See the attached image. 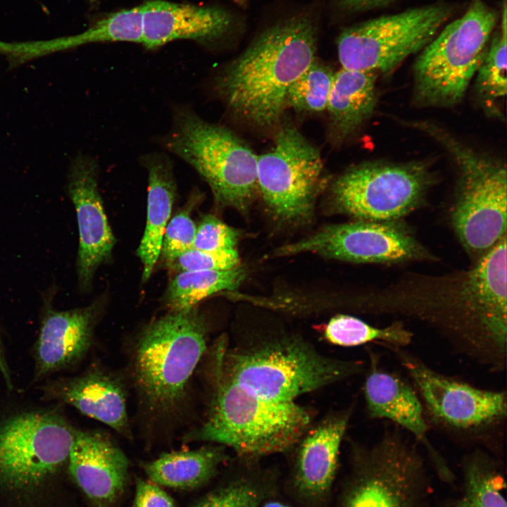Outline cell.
Segmentation results:
<instances>
[{
  "mask_svg": "<svg viewBox=\"0 0 507 507\" xmlns=\"http://www.w3.org/2000/svg\"><path fill=\"white\" fill-rule=\"evenodd\" d=\"M506 249L505 236L476 261L459 299L484 363L494 369L503 368L506 357Z\"/></svg>",
  "mask_w": 507,
  "mask_h": 507,
  "instance_id": "14",
  "label": "cell"
},
{
  "mask_svg": "<svg viewBox=\"0 0 507 507\" xmlns=\"http://www.w3.org/2000/svg\"><path fill=\"white\" fill-rule=\"evenodd\" d=\"M318 149L296 127H281L274 145L258 156V192L277 220H309L316 197L327 182Z\"/></svg>",
  "mask_w": 507,
  "mask_h": 507,
  "instance_id": "11",
  "label": "cell"
},
{
  "mask_svg": "<svg viewBox=\"0 0 507 507\" xmlns=\"http://www.w3.org/2000/svg\"><path fill=\"white\" fill-rule=\"evenodd\" d=\"M239 231L212 215H206L196 227L192 249L203 251L234 249L239 241Z\"/></svg>",
  "mask_w": 507,
  "mask_h": 507,
  "instance_id": "34",
  "label": "cell"
},
{
  "mask_svg": "<svg viewBox=\"0 0 507 507\" xmlns=\"http://www.w3.org/2000/svg\"><path fill=\"white\" fill-rule=\"evenodd\" d=\"M311 252L353 263H395L423 258L426 253L399 220L354 222L323 227L303 239L282 246L276 256Z\"/></svg>",
  "mask_w": 507,
  "mask_h": 507,
  "instance_id": "12",
  "label": "cell"
},
{
  "mask_svg": "<svg viewBox=\"0 0 507 507\" xmlns=\"http://www.w3.org/2000/svg\"><path fill=\"white\" fill-rule=\"evenodd\" d=\"M98 175L96 160L79 154L72 161L68 175V193L79 231L78 281L83 289L90 285L98 268L111 258L115 244L99 194Z\"/></svg>",
  "mask_w": 507,
  "mask_h": 507,
  "instance_id": "15",
  "label": "cell"
},
{
  "mask_svg": "<svg viewBox=\"0 0 507 507\" xmlns=\"http://www.w3.org/2000/svg\"><path fill=\"white\" fill-rule=\"evenodd\" d=\"M318 328L325 342L343 347L377 342L389 347L401 348L409 344L413 338L412 332L400 322L377 327L356 317L344 314L332 317Z\"/></svg>",
  "mask_w": 507,
  "mask_h": 507,
  "instance_id": "28",
  "label": "cell"
},
{
  "mask_svg": "<svg viewBox=\"0 0 507 507\" xmlns=\"http://www.w3.org/2000/svg\"><path fill=\"white\" fill-rule=\"evenodd\" d=\"M240 265L236 249L215 251L190 249L168 265L179 272L226 270Z\"/></svg>",
  "mask_w": 507,
  "mask_h": 507,
  "instance_id": "33",
  "label": "cell"
},
{
  "mask_svg": "<svg viewBox=\"0 0 507 507\" xmlns=\"http://www.w3.org/2000/svg\"><path fill=\"white\" fill-rule=\"evenodd\" d=\"M206 338L196 307L170 311L144 329L134 348V375L152 411L169 412L180 403L206 350Z\"/></svg>",
  "mask_w": 507,
  "mask_h": 507,
  "instance_id": "6",
  "label": "cell"
},
{
  "mask_svg": "<svg viewBox=\"0 0 507 507\" xmlns=\"http://www.w3.org/2000/svg\"><path fill=\"white\" fill-rule=\"evenodd\" d=\"M369 367L363 382L367 413L371 418L393 422L423 443L434 455L427 434L428 425L422 401L403 379L380 365L377 355L370 350Z\"/></svg>",
  "mask_w": 507,
  "mask_h": 507,
  "instance_id": "20",
  "label": "cell"
},
{
  "mask_svg": "<svg viewBox=\"0 0 507 507\" xmlns=\"http://www.w3.org/2000/svg\"><path fill=\"white\" fill-rule=\"evenodd\" d=\"M215 366L226 376L267 399L290 402L361 372V362L321 354L302 338L282 337L242 349L220 342Z\"/></svg>",
  "mask_w": 507,
  "mask_h": 507,
  "instance_id": "3",
  "label": "cell"
},
{
  "mask_svg": "<svg viewBox=\"0 0 507 507\" xmlns=\"http://www.w3.org/2000/svg\"><path fill=\"white\" fill-rule=\"evenodd\" d=\"M433 181L423 162H365L339 175L330 197L337 212L357 220H399L422 201Z\"/></svg>",
  "mask_w": 507,
  "mask_h": 507,
  "instance_id": "10",
  "label": "cell"
},
{
  "mask_svg": "<svg viewBox=\"0 0 507 507\" xmlns=\"http://www.w3.org/2000/svg\"><path fill=\"white\" fill-rule=\"evenodd\" d=\"M317 39L315 23L304 15L273 25L215 77V92L241 121L275 127L289 87L315 59Z\"/></svg>",
  "mask_w": 507,
  "mask_h": 507,
  "instance_id": "1",
  "label": "cell"
},
{
  "mask_svg": "<svg viewBox=\"0 0 507 507\" xmlns=\"http://www.w3.org/2000/svg\"><path fill=\"white\" fill-rule=\"evenodd\" d=\"M451 8L434 4L382 15L345 29L337 39L342 68L389 73L422 51L449 19Z\"/></svg>",
  "mask_w": 507,
  "mask_h": 507,
  "instance_id": "9",
  "label": "cell"
},
{
  "mask_svg": "<svg viewBox=\"0 0 507 507\" xmlns=\"http://www.w3.org/2000/svg\"><path fill=\"white\" fill-rule=\"evenodd\" d=\"M14 405L0 411V482L32 487L68 463L77 428L62 405Z\"/></svg>",
  "mask_w": 507,
  "mask_h": 507,
  "instance_id": "8",
  "label": "cell"
},
{
  "mask_svg": "<svg viewBox=\"0 0 507 507\" xmlns=\"http://www.w3.org/2000/svg\"><path fill=\"white\" fill-rule=\"evenodd\" d=\"M475 76V92L483 108L499 115L497 104L507 92L506 2L501 27L491 37Z\"/></svg>",
  "mask_w": 507,
  "mask_h": 507,
  "instance_id": "29",
  "label": "cell"
},
{
  "mask_svg": "<svg viewBox=\"0 0 507 507\" xmlns=\"http://www.w3.org/2000/svg\"><path fill=\"white\" fill-rule=\"evenodd\" d=\"M415 127L440 143L457 165L460 178L452 223L463 246L477 261L506 236V168L436 124L418 121Z\"/></svg>",
  "mask_w": 507,
  "mask_h": 507,
  "instance_id": "5",
  "label": "cell"
},
{
  "mask_svg": "<svg viewBox=\"0 0 507 507\" xmlns=\"http://www.w3.org/2000/svg\"><path fill=\"white\" fill-rule=\"evenodd\" d=\"M339 6L346 11H358L378 7L392 0H337Z\"/></svg>",
  "mask_w": 507,
  "mask_h": 507,
  "instance_id": "37",
  "label": "cell"
},
{
  "mask_svg": "<svg viewBox=\"0 0 507 507\" xmlns=\"http://www.w3.org/2000/svg\"><path fill=\"white\" fill-rule=\"evenodd\" d=\"M163 142L208 183L219 206L247 210L258 192V156L234 132L180 106Z\"/></svg>",
  "mask_w": 507,
  "mask_h": 507,
  "instance_id": "4",
  "label": "cell"
},
{
  "mask_svg": "<svg viewBox=\"0 0 507 507\" xmlns=\"http://www.w3.org/2000/svg\"><path fill=\"white\" fill-rule=\"evenodd\" d=\"M335 73L315 59L288 89L286 104L299 113L326 110Z\"/></svg>",
  "mask_w": 507,
  "mask_h": 507,
  "instance_id": "30",
  "label": "cell"
},
{
  "mask_svg": "<svg viewBox=\"0 0 507 507\" xmlns=\"http://www.w3.org/2000/svg\"><path fill=\"white\" fill-rule=\"evenodd\" d=\"M0 373L2 374L3 377H7L9 375V373L8 370V366L6 363L4 356V353L2 351L1 342H0Z\"/></svg>",
  "mask_w": 507,
  "mask_h": 507,
  "instance_id": "38",
  "label": "cell"
},
{
  "mask_svg": "<svg viewBox=\"0 0 507 507\" xmlns=\"http://www.w3.org/2000/svg\"><path fill=\"white\" fill-rule=\"evenodd\" d=\"M466 479L458 507H507L503 479L484 463L472 461L467 468Z\"/></svg>",
  "mask_w": 507,
  "mask_h": 507,
  "instance_id": "31",
  "label": "cell"
},
{
  "mask_svg": "<svg viewBox=\"0 0 507 507\" xmlns=\"http://www.w3.org/2000/svg\"><path fill=\"white\" fill-rule=\"evenodd\" d=\"M350 417V410L333 413L310 426L298 441L296 479L303 493L317 496L330 487Z\"/></svg>",
  "mask_w": 507,
  "mask_h": 507,
  "instance_id": "21",
  "label": "cell"
},
{
  "mask_svg": "<svg viewBox=\"0 0 507 507\" xmlns=\"http://www.w3.org/2000/svg\"><path fill=\"white\" fill-rule=\"evenodd\" d=\"M389 348L394 349L435 423L452 430L469 432L495 426L506 418L504 392L459 382L434 370L401 348Z\"/></svg>",
  "mask_w": 507,
  "mask_h": 507,
  "instance_id": "13",
  "label": "cell"
},
{
  "mask_svg": "<svg viewBox=\"0 0 507 507\" xmlns=\"http://www.w3.org/2000/svg\"><path fill=\"white\" fill-rule=\"evenodd\" d=\"M415 452L394 432L385 433L370 453V475L348 507H404L403 487L396 480L416 459Z\"/></svg>",
  "mask_w": 507,
  "mask_h": 507,
  "instance_id": "22",
  "label": "cell"
},
{
  "mask_svg": "<svg viewBox=\"0 0 507 507\" xmlns=\"http://www.w3.org/2000/svg\"><path fill=\"white\" fill-rule=\"evenodd\" d=\"M258 492L246 483H234L212 492L194 507H257Z\"/></svg>",
  "mask_w": 507,
  "mask_h": 507,
  "instance_id": "35",
  "label": "cell"
},
{
  "mask_svg": "<svg viewBox=\"0 0 507 507\" xmlns=\"http://www.w3.org/2000/svg\"><path fill=\"white\" fill-rule=\"evenodd\" d=\"M39 387L45 402L68 405L125 436L130 435L123 384L96 366L72 377L44 380Z\"/></svg>",
  "mask_w": 507,
  "mask_h": 507,
  "instance_id": "17",
  "label": "cell"
},
{
  "mask_svg": "<svg viewBox=\"0 0 507 507\" xmlns=\"http://www.w3.org/2000/svg\"><path fill=\"white\" fill-rule=\"evenodd\" d=\"M225 456L222 446H207L195 450L163 453L158 458L146 463L144 469L156 484L189 489L211 479Z\"/></svg>",
  "mask_w": 507,
  "mask_h": 507,
  "instance_id": "26",
  "label": "cell"
},
{
  "mask_svg": "<svg viewBox=\"0 0 507 507\" xmlns=\"http://www.w3.org/2000/svg\"><path fill=\"white\" fill-rule=\"evenodd\" d=\"M374 73L341 68L335 72L326 110L333 141L353 134L373 115L377 102Z\"/></svg>",
  "mask_w": 507,
  "mask_h": 507,
  "instance_id": "25",
  "label": "cell"
},
{
  "mask_svg": "<svg viewBox=\"0 0 507 507\" xmlns=\"http://www.w3.org/2000/svg\"><path fill=\"white\" fill-rule=\"evenodd\" d=\"M236 4L244 6L247 4L248 0H233Z\"/></svg>",
  "mask_w": 507,
  "mask_h": 507,
  "instance_id": "40",
  "label": "cell"
},
{
  "mask_svg": "<svg viewBox=\"0 0 507 507\" xmlns=\"http://www.w3.org/2000/svg\"><path fill=\"white\" fill-rule=\"evenodd\" d=\"M246 274L242 265L226 270L180 272L169 283L164 303L170 311L193 308L215 293L237 289Z\"/></svg>",
  "mask_w": 507,
  "mask_h": 507,
  "instance_id": "27",
  "label": "cell"
},
{
  "mask_svg": "<svg viewBox=\"0 0 507 507\" xmlns=\"http://www.w3.org/2000/svg\"><path fill=\"white\" fill-rule=\"evenodd\" d=\"M104 42H142L141 5L102 18L82 33L46 41L6 42L4 55L12 68L37 57L82 44Z\"/></svg>",
  "mask_w": 507,
  "mask_h": 507,
  "instance_id": "23",
  "label": "cell"
},
{
  "mask_svg": "<svg viewBox=\"0 0 507 507\" xmlns=\"http://www.w3.org/2000/svg\"><path fill=\"white\" fill-rule=\"evenodd\" d=\"M97 315L94 303L68 311L44 309L32 349L35 382L79 364L92 345Z\"/></svg>",
  "mask_w": 507,
  "mask_h": 507,
  "instance_id": "16",
  "label": "cell"
},
{
  "mask_svg": "<svg viewBox=\"0 0 507 507\" xmlns=\"http://www.w3.org/2000/svg\"><path fill=\"white\" fill-rule=\"evenodd\" d=\"M263 507H289L287 505H284L283 503H280L279 502H269L267 503L263 506Z\"/></svg>",
  "mask_w": 507,
  "mask_h": 507,
  "instance_id": "39",
  "label": "cell"
},
{
  "mask_svg": "<svg viewBox=\"0 0 507 507\" xmlns=\"http://www.w3.org/2000/svg\"><path fill=\"white\" fill-rule=\"evenodd\" d=\"M148 173L146 223L137 250L143 265L142 281L146 282L160 256L165 228L171 214L177 186L173 163L163 154L151 153L141 158Z\"/></svg>",
  "mask_w": 507,
  "mask_h": 507,
  "instance_id": "24",
  "label": "cell"
},
{
  "mask_svg": "<svg viewBox=\"0 0 507 507\" xmlns=\"http://www.w3.org/2000/svg\"><path fill=\"white\" fill-rule=\"evenodd\" d=\"M132 507H175L172 498L152 482L137 479Z\"/></svg>",
  "mask_w": 507,
  "mask_h": 507,
  "instance_id": "36",
  "label": "cell"
},
{
  "mask_svg": "<svg viewBox=\"0 0 507 507\" xmlns=\"http://www.w3.org/2000/svg\"><path fill=\"white\" fill-rule=\"evenodd\" d=\"M498 20L496 11L473 0L465 13L436 35L413 66L418 103L449 107L458 104L475 76Z\"/></svg>",
  "mask_w": 507,
  "mask_h": 507,
  "instance_id": "7",
  "label": "cell"
},
{
  "mask_svg": "<svg viewBox=\"0 0 507 507\" xmlns=\"http://www.w3.org/2000/svg\"><path fill=\"white\" fill-rule=\"evenodd\" d=\"M196 232V226L188 210L180 211L168 222L160 251V256L168 265L182 254L192 249Z\"/></svg>",
  "mask_w": 507,
  "mask_h": 507,
  "instance_id": "32",
  "label": "cell"
},
{
  "mask_svg": "<svg viewBox=\"0 0 507 507\" xmlns=\"http://www.w3.org/2000/svg\"><path fill=\"white\" fill-rule=\"evenodd\" d=\"M214 381L208 416L186 441L213 442L243 456L259 457L287 451L311 426L312 411L295 401L263 397L216 366Z\"/></svg>",
  "mask_w": 507,
  "mask_h": 507,
  "instance_id": "2",
  "label": "cell"
},
{
  "mask_svg": "<svg viewBox=\"0 0 507 507\" xmlns=\"http://www.w3.org/2000/svg\"><path fill=\"white\" fill-rule=\"evenodd\" d=\"M142 11V45L155 49L177 39L211 44L225 36L234 23L230 13L218 7L163 0L147 1Z\"/></svg>",
  "mask_w": 507,
  "mask_h": 507,
  "instance_id": "18",
  "label": "cell"
},
{
  "mask_svg": "<svg viewBox=\"0 0 507 507\" xmlns=\"http://www.w3.org/2000/svg\"><path fill=\"white\" fill-rule=\"evenodd\" d=\"M67 464L80 488L96 502L111 503L125 489L128 459L101 432L77 429Z\"/></svg>",
  "mask_w": 507,
  "mask_h": 507,
  "instance_id": "19",
  "label": "cell"
}]
</instances>
